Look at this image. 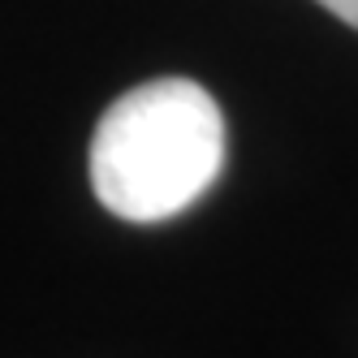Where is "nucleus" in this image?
Instances as JSON below:
<instances>
[{"label": "nucleus", "instance_id": "1", "mask_svg": "<svg viewBox=\"0 0 358 358\" xmlns=\"http://www.w3.org/2000/svg\"><path fill=\"white\" fill-rule=\"evenodd\" d=\"M224 164V117L190 78H156L125 91L91 138L95 199L121 220L156 224L216 182Z\"/></svg>", "mask_w": 358, "mask_h": 358}, {"label": "nucleus", "instance_id": "2", "mask_svg": "<svg viewBox=\"0 0 358 358\" xmlns=\"http://www.w3.org/2000/svg\"><path fill=\"white\" fill-rule=\"evenodd\" d=\"M320 5H324L332 17H341L345 27H354V31H358V0H320Z\"/></svg>", "mask_w": 358, "mask_h": 358}]
</instances>
